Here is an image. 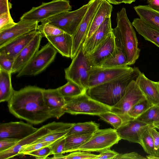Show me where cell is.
Returning <instances> with one entry per match:
<instances>
[{"instance_id":"bcb514c9","label":"cell","mask_w":159,"mask_h":159,"mask_svg":"<svg viewBox=\"0 0 159 159\" xmlns=\"http://www.w3.org/2000/svg\"><path fill=\"white\" fill-rule=\"evenodd\" d=\"M119 153L110 149H107L101 152L95 158L96 159H114V157Z\"/></svg>"},{"instance_id":"2e32d148","label":"cell","mask_w":159,"mask_h":159,"mask_svg":"<svg viewBox=\"0 0 159 159\" xmlns=\"http://www.w3.org/2000/svg\"><path fill=\"white\" fill-rule=\"evenodd\" d=\"M43 36L39 31L33 40L15 58L11 73L18 72L39 51Z\"/></svg>"},{"instance_id":"74e56055","label":"cell","mask_w":159,"mask_h":159,"mask_svg":"<svg viewBox=\"0 0 159 159\" xmlns=\"http://www.w3.org/2000/svg\"><path fill=\"white\" fill-rule=\"evenodd\" d=\"M68 130L63 132L49 133L39 138L32 143L44 142H54L63 137L66 136L68 132Z\"/></svg>"},{"instance_id":"4316f807","label":"cell","mask_w":159,"mask_h":159,"mask_svg":"<svg viewBox=\"0 0 159 159\" xmlns=\"http://www.w3.org/2000/svg\"><path fill=\"white\" fill-rule=\"evenodd\" d=\"M138 15L142 20L150 26L159 30V11L148 5H139L134 7Z\"/></svg>"},{"instance_id":"681fc988","label":"cell","mask_w":159,"mask_h":159,"mask_svg":"<svg viewBox=\"0 0 159 159\" xmlns=\"http://www.w3.org/2000/svg\"><path fill=\"white\" fill-rule=\"evenodd\" d=\"M148 6L159 11V0H146Z\"/></svg>"},{"instance_id":"4fadbf2b","label":"cell","mask_w":159,"mask_h":159,"mask_svg":"<svg viewBox=\"0 0 159 159\" xmlns=\"http://www.w3.org/2000/svg\"><path fill=\"white\" fill-rule=\"evenodd\" d=\"M38 129L22 121L2 123L0 125V139L8 138L20 140L34 133Z\"/></svg>"},{"instance_id":"9c48e42d","label":"cell","mask_w":159,"mask_h":159,"mask_svg":"<svg viewBox=\"0 0 159 159\" xmlns=\"http://www.w3.org/2000/svg\"><path fill=\"white\" fill-rule=\"evenodd\" d=\"M88 6V3L78 9L61 13L41 23L48 22L72 36L78 28Z\"/></svg>"},{"instance_id":"ab89813d","label":"cell","mask_w":159,"mask_h":159,"mask_svg":"<svg viewBox=\"0 0 159 159\" xmlns=\"http://www.w3.org/2000/svg\"><path fill=\"white\" fill-rule=\"evenodd\" d=\"M16 24L11 17L10 13L0 15V32L11 28Z\"/></svg>"},{"instance_id":"11a10c76","label":"cell","mask_w":159,"mask_h":159,"mask_svg":"<svg viewBox=\"0 0 159 159\" xmlns=\"http://www.w3.org/2000/svg\"></svg>"},{"instance_id":"603a6c76","label":"cell","mask_w":159,"mask_h":159,"mask_svg":"<svg viewBox=\"0 0 159 159\" xmlns=\"http://www.w3.org/2000/svg\"><path fill=\"white\" fill-rule=\"evenodd\" d=\"M45 38L62 56L71 58L72 48V36L65 33Z\"/></svg>"},{"instance_id":"7402d4cb","label":"cell","mask_w":159,"mask_h":159,"mask_svg":"<svg viewBox=\"0 0 159 159\" xmlns=\"http://www.w3.org/2000/svg\"><path fill=\"white\" fill-rule=\"evenodd\" d=\"M147 99L152 105L159 106V83L148 79L141 71L135 80Z\"/></svg>"},{"instance_id":"e0dca14e","label":"cell","mask_w":159,"mask_h":159,"mask_svg":"<svg viewBox=\"0 0 159 159\" xmlns=\"http://www.w3.org/2000/svg\"><path fill=\"white\" fill-rule=\"evenodd\" d=\"M112 30L111 17L106 18L91 36L83 43L84 53L87 55L92 53L111 33Z\"/></svg>"},{"instance_id":"d590c367","label":"cell","mask_w":159,"mask_h":159,"mask_svg":"<svg viewBox=\"0 0 159 159\" xmlns=\"http://www.w3.org/2000/svg\"><path fill=\"white\" fill-rule=\"evenodd\" d=\"M66 136L63 137L53 142L51 145L52 155H53L52 159H63L65 153Z\"/></svg>"},{"instance_id":"7dc6e473","label":"cell","mask_w":159,"mask_h":159,"mask_svg":"<svg viewBox=\"0 0 159 159\" xmlns=\"http://www.w3.org/2000/svg\"><path fill=\"white\" fill-rule=\"evenodd\" d=\"M154 142L155 148L159 150V132L153 127L149 129Z\"/></svg>"},{"instance_id":"5b68a950","label":"cell","mask_w":159,"mask_h":159,"mask_svg":"<svg viewBox=\"0 0 159 159\" xmlns=\"http://www.w3.org/2000/svg\"><path fill=\"white\" fill-rule=\"evenodd\" d=\"M72 62L65 69V78L77 84L86 90L89 72L93 67L88 55L84 52L82 45Z\"/></svg>"},{"instance_id":"ffe728a7","label":"cell","mask_w":159,"mask_h":159,"mask_svg":"<svg viewBox=\"0 0 159 159\" xmlns=\"http://www.w3.org/2000/svg\"><path fill=\"white\" fill-rule=\"evenodd\" d=\"M115 47V36L112 31L92 53L88 55L92 66H98L113 53Z\"/></svg>"},{"instance_id":"30bf717a","label":"cell","mask_w":159,"mask_h":159,"mask_svg":"<svg viewBox=\"0 0 159 159\" xmlns=\"http://www.w3.org/2000/svg\"><path fill=\"white\" fill-rule=\"evenodd\" d=\"M146 98L135 80L130 82L125 93L118 102L111 107L110 111L118 114L125 120L128 121L134 119L127 113L130 108L140 101Z\"/></svg>"},{"instance_id":"484cf974","label":"cell","mask_w":159,"mask_h":159,"mask_svg":"<svg viewBox=\"0 0 159 159\" xmlns=\"http://www.w3.org/2000/svg\"><path fill=\"white\" fill-rule=\"evenodd\" d=\"M113 7L106 0H103L93 19L84 42L87 40L101 25L106 18L111 17Z\"/></svg>"},{"instance_id":"52a82bcc","label":"cell","mask_w":159,"mask_h":159,"mask_svg":"<svg viewBox=\"0 0 159 159\" xmlns=\"http://www.w3.org/2000/svg\"><path fill=\"white\" fill-rule=\"evenodd\" d=\"M57 51L49 43L43 46L18 72L17 77L36 75L45 70L54 61Z\"/></svg>"},{"instance_id":"5bb4252c","label":"cell","mask_w":159,"mask_h":159,"mask_svg":"<svg viewBox=\"0 0 159 159\" xmlns=\"http://www.w3.org/2000/svg\"><path fill=\"white\" fill-rule=\"evenodd\" d=\"M152 127V125L134 119L124 123L116 131L121 139L140 145L142 136L143 133Z\"/></svg>"},{"instance_id":"836d02e7","label":"cell","mask_w":159,"mask_h":159,"mask_svg":"<svg viewBox=\"0 0 159 159\" xmlns=\"http://www.w3.org/2000/svg\"><path fill=\"white\" fill-rule=\"evenodd\" d=\"M98 116L102 120L111 125L116 130L128 122L118 114L111 111L103 113Z\"/></svg>"},{"instance_id":"8d00e7d4","label":"cell","mask_w":159,"mask_h":159,"mask_svg":"<svg viewBox=\"0 0 159 159\" xmlns=\"http://www.w3.org/2000/svg\"><path fill=\"white\" fill-rule=\"evenodd\" d=\"M39 30L43 37L53 36L58 35L65 33L56 26L48 22H42L39 25Z\"/></svg>"},{"instance_id":"ee69618b","label":"cell","mask_w":159,"mask_h":159,"mask_svg":"<svg viewBox=\"0 0 159 159\" xmlns=\"http://www.w3.org/2000/svg\"><path fill=\"white\" fill-rule=\"evenodd\" d=\"M20 140L12 138L0 139V151L7 150L15 145Z\"/></svg>"},{"instance_id":"ba28073f","label":"cell","mask_w":159,"mask_h":159,"mask_svg":"<svg viewBox=\"0 0 159 159\" xmlns=\"http://www.w3.org/2000/svg\"><path fill=\"white\" fill-rule=\"evenodd\" d=\"M121 139L116 130L114 128L99 129L77 151L100 152L110 149Z\"/></svg>"},{"instance_id":"cb8c5ba5","label":"cell","mask_w":159,"mask_h":159,"mask_svg":"<svg viewBox=\"0 0 159 159\" xmlns=\"http://www.w3.org/2000/svg\"><path fill=\"white\" fill-rule=\"evenodd\" d=\"M116 47L113 53L98 66L105 68H116L128 66V62L120 41L115 35Z\"/></svg>"},{"instance_id":"6da1fadb","label":"cell","mask_w":159,"mask_h":159,"mask_svg":"<svg viewBox=\"0 0 159 159\" xmlns=\"http://www.w3.org/2000/svg\"><path fill=\"white\" fill-rule=\"evenodd\" d=\"M43 89L28 86L15 90L7 106L10 113L17 118L38 125L53 117L46 105Z\"/></svg>"},{"instance_id":"b9f144b4","label":"cell","mask_w":159,"mask_h":159,"mask_svg":"<svg viewBox=\"0 0 159 159\" xmlns=\"http://www.w3.org/2000/svg\"><path fill=\"white\" fill-rule=\"evenodd\" d=\"M14 60L4 54L0 53V69L11 73Z\"/></svg>"},{"instance_id":"83f0119b","label":"cell","mask_w":159,"mask_h":159,"mask_svg":"<svg viewBox=\"0 0 159 159\" xmlns=\"http://www.w3.org/2000/svg\"><path fill=\"white\" fill-rule=\"evenodd\" d=\"M11 74L0 69V102H8L15 90L11 82Z\"/></svg>"},{"instance_id":"8fae6325","label":"cell","mask_w":159,"mask_h":159,"mask_svg":"<svg viewBox=\"0 0 159 159\" xmlns=\"http://www.w3.org/2000/svg\"><path fill=\"white\" fill-rule=\"evenodd\" d=\"M103 0H90L88 10L78 28L72 36V48L71 58L76 55L84 42L93 19Z\"/></svg>"},{"instance_id":"d6a6232c","label":"cell","mask_w":159,"mask_h":159,"mask_svg":"<svg viewBox=\"0 0 159 159\" xmlns=\"http://www.w3.org/2000/svg\"><path fill=\"white\" fill-rule=\"evenodd\" d=\"M135 119L152 125L154 123L159 122V106L153 105L152 106L143 113Z\"/></svg>"},{"instance_id":"7a4b0ae2","label":"cell","mask_w":159,"mask_h":159,"mask_svg":"<svg viewBox=\"0 0 159 159\" xmlns=\"http://www.w3.org/2000/svg\"><path fill=\"white\" fill-rule=\"evenodd\" d=\"M140 72L138 67H134L130 72L88 89L86 93L94 100L112 107L120 99L129 84L132 81L136 80Z\"/></svg>"},{"instance_id":"db71d44e","label":"cell","mask_w":159,"mask_h":159,"mask_svg":"<svg viewBox=\"0 0 159 159\" xmlns=\"http://www.w3.org/2000/svg\"><path fill=\"white\" fill-rule=\"evenodd\" d=\"M159 83V81H158Z\"/></svg>"},{"instance_id":"277c9868","label":"cell","mask_w":159,"mask_h":159,"mask_svg":"<svg viewBox=\"0 0 159 159\" xmlns=\"http://www.w3.org/2000/svg\"><path fill=\"white\" fill-rule=\"evenodd\" d=\"M111 107L91 98L86 93L75 97L66 99L65 112L72 115L84 114L98 116L110 111Z\"/></svg>"},{"instance_id":"f5cc1de1","label":"cell","mask_w":159,"mask_h":159,"mask_svg":"<svg viewBox=\"0 0 159 159\" xmlns=\"http://www.w3.org/2000/svg\"><path fill=\"white\" fill-rule=\"evenodd\" d=\"M153 127L159 130V122L154 123L152 124Z\"/></svg>"},{"instance_id":"d4e9b609","label":"cell","mask_w":159,"mask_h":159,"mask_svg":"<svg viewBox=\"0 0 159 159\" xmlns=\"http://www.w3.org/2000/svg\"><path fill=\"white\" fill-rule=\"evenodd\" d=\"M132 24L139 34L159 48V30L148 25L139 18L134 19Z\"/></svg>"},{"instance_id":"3957f363","label":"cell","mask_w":159,"mask_h":159,"mask_svg":"<svg viewBox=\"0 0 159 159\" xmlns=\"http://www.w3.org/2000/svg\"><path fill=\"white\" fill-rule=\"evenodd\" d=\"M116 20L117 26L112 29V32L120 39L128 66L134 64L139 57L140 49L135 32L125 7L117 12Z\"/></svg>"},{"instance_id":"60d3db41","label":"cell","mask_w":159,"mask_h":159,"mask_svg":"<svg viewBox=\"0 0 159 159\" xmlns=\"http://www.w3.org/2000/svg\"><path fill=\"white\" fill-rule=\"evenodd\" d=\"M97 155L87 151H74L64 156L63 159H95Z\"/></svg>"},{"instance_id":"f1b7e54d","label":"cell","mask_w":159,"mask_h":159,"mask_svg":"<svg viewBox=\"0 0 159 159\" xmlns=\"http://www.w3.org/2000/svg\"><path fill=\"white\" fill-rule=\"evenodd\" d=\"M92 134H71L65 137V153L77 151L78 148L86 143Z\"/></svg>"},{"instance_id":"f6af8a7d","label":"cell","mask_w":159,"mask_h":159,"mask_svg":"<svg viewBox=\"0 0 159 159\" xmlns=\"http://www.w3.org/2000/svg\"><path fill=\"white\" fill-rule=\"evenodd\" d=\"M115 159H146L145 157L138 153L132 152L124 154H118L115 156Z\"/></svg>"},{"instance_id":"816d5d0a","label":"cell","mask_w":159,"mask_h":159,"mask_svg":"<svg viewBox=\"0 0 159 159\" xmlns=\"http://www.w3.org/2000/svg\"><path fill=\"white\" fill-rule=\"evenodd\" d=\"M135 1V0H123V3L125 4H131Z\"/></svg>"},{"instance_id":"f35d334b","label":"cell","mask_w":159,"mask_h":159,"mask_svg":"<svg viewBox=\"0 0 159 159\" xmlns=\"http://www.w3.org/2000/svg\"><path fill=\"white\" fill-rule=\"evenodd\" d=\"M53 143L44 142L31 143L23 147L19 152V155H28L31 152L50 145Z\"/></svg>"},{"instance_id":"ac0fdd59","label":"cell","mask_w":159,"mask_h":159,"mask_svg":"<svg viewBox=\"0 0 159 159\" xmlns=\"http://www.w3.org/2000/svg\"><path fill=\"white\" fill-rule=\"evenodd\" d=\"M43 94L45 104L50 110L53 117L59 119L65 113L64 107L66 99L61 94L57 88L43 89Z\"/></svg>"},{"instance_id":"7bdbcfd3","label":"cell","mask_w":159,"mask_h":159,"mask_svg":"<svg viewBox=\"0 0 159 159\" xmlns=\"http://www.w3.org/2000/svg\"><path fill=\"white\" fill-rule=\"evenodd\" d=\"M50 145L31 152L28 155L33 156L36 159H46L49 156L52 155Z\"/></svg>"},{"instance_id":"f546056e","label":"cell","mask_w":159,"mask_h":159,"mask_svg":"<svg viewBox=\"0 0 159 159\" xmlns=\"http://www.w3.org/2000/svg\"><path fill=\"white\" fill-rule=\"evenodd\" d=\"M149 128L143 134L140 145L144 151L149 155L146 156L147 158L159 159V150H156L155 148L154 142L149 131Z\"/></svg>"},{"instance_id":"d6986e66","label":"cell","mask_w":159,"mask_h":159,"mask_svg":"<svg viewBox=\"0 0 159 159\" xmlns=\"http://www.w3.org/2000/svg\"><path fill=\"white\" fill-rule=\"evenodd\" d=\"M51 133L52 132L48 129V124L43 126L34 133L19 141L9 149L0 151V159H7L14 157L19 155L23 147L32 143L39 138Z\"/></svg>"},{"instance_id":"4dcf8cb0","label":"cell","mask_w":159,"mask_h":159,"mask_svg":"<svg viewBox=\"0 0 159 159\" xmlns=\"http://www.w3.org/2000/svg\"><path fill=\"white\" fill-rule=\"evenodd\" d=\"M99 124L92 121L74 123L68 130L67 135L93 134L99 129Z\"/></svg>"},{"instance_id":"9a60e30c","label":"cell","mask_w":159,"mask_h":159,"mask_svg":"<svg viewBox=\"0 0 159 159\" xmlns=\"http://www.w3.org/2000/svg\"><path fill=\"white\" fill-rule=\"evenodd\" d=\"M39 26L38 21L20 19L12 27L0 32V47L30 32L38 30Z\"/></svg>"},{"instance_id":"c3c4849f","label":"cell","mask_w":159,"mask_h":159,"mask_svg":"<svg viewBox=\"0 0 159 159\" xmlns=\"http://www.w3.org/2000/svg\"><path fill=\"white\" fill-rule=\"evenodd\" d=\"M11 7L8 0H0V15L10 13V10Z\"/></svg>"},{"instance_id":"f907efd6","label":"cell","mask_w":159,"mask_h":159,"mask_svg":"<svg viewBox=\"0 0 159 159\" xmlns=\"http://www.w3.org/2000/svg\"><path fill=\"white\" fill-rule=\"evenodd\" d=\"M110 4L114 5L119 4L123 3V0H106Z\"/></svg>"},{"instance_id":"7c38bea8","label":"cell","mask_w":159,"mask_h":159,"mask_svg":"<svg viewBox=\"0 0 159 159\" xmlns=\"http://www.w3.org/2000/svg\"><path fill=\"white\" fill-rule=\"evenodd\" d=\"M133 68L128 66L116 68L93 67L90 71L86 90L130 72Z\"/></svg>"},{"instance_id":"e575fe53","label":"cell","mask_w":159,"mask_h":159,"mask_svg":"<svg viewBox=\"0 0 159 159\" xmlns=\"http://www.w3.org/2000/svg\"><path fill=\"white\" fill-rule=\"evenodd\" d=\"M152 106L147 98H145L134 105L128 111L127 114L136 119Z\"/></svg>"},{"instance_id":"8992f818","label":"cell","mask_w":159,"mask_h":159,"mask_svg":"<svg viewBox=\"0 0 159 159\" xmlns=\"http://www.w3.org/2000/svg\"><path fill=\"white\" fill-rule=\"evenodd\" d=\"M71 9L69 0H53L48 2H43L39 6L33 7L24 14L20 19L42 22L52 16Z\"/></svg>"},{"instance_id":"44dd1931","label":"cell","mask_w":159,"mask_h":159,"mask_svg":"<svg viewBox=\"0 0 159 159\" xmlns=\"http://www.w3.org/2000/svg\"><path fill=\"white\" fill-rule=\"evenodd\" d=\"M39 32L38 30H34L12 40L0 47V53L4 54L9 58L14 60Z\"/></svg>"},{"instance_id":"1f68e13d","label":"cell","mask_w":159,"mask_h":159,"mask_svg":"<svg viewBox=\"0 0 159 159\" xmlns=\"http://www.w3.org/2000/svg\"><path fill=\"white\" fill-rule=\"evenodd\" d=\"M61 94L66 99L72 98L86 91L80 86L70 80L64 85L57 88Z\"/></svg>"}]
</instances>
